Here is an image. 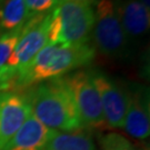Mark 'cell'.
I'll return each mask as SVG.
<instances>
[{
	"instance_id": "cell-1",
	"label": "cell",
	"mask_w": 150,
	"mask_h": 150,
	"mask_svg": "<svg viewBox=\"0 0 150 150\" xmlns=\"http://www.w3.org/2000/svg\"><path fill=\"white\" fill-rule=\"evenodd\" d=\"M92 43L71 46L47 43L30 64L12 80V88L33 87L43 81L64 77L71 70L85 67L95 58Z\"/></svg>"
},
{
	"instance_id": "cell-2",
	"label": "cell",
	"mask_w": 150,
	"mask_h": 150,
	"mask_svg": "<svg viewBox=\"0 0 150 150\" xmlns=\"http://www.w3.org/2000/svg\"><path fill=\"white\" fill-rule=\"evenodd\" d=\"M26 96L31 113L47 128L54 131L83 129L74 97L62 77L38 83Z\"/></svg>"
},
{
	"instance_id": "cell-3",
	"label": "cell",
	"mask_w": 150,
	"mask_h": 150,
	"mask_svg": "<svg viewBox=\"0 0 150 150\" xmlns=\"http://www.w3.org/2000/svg\"><path fill=\"white\" fill-rule=\"evenodd\" d=\"M95 10L90 5L60 1L50 13L48 43L79 46L91 43Z\"/></svg>"
},
{
	"instance_id": "cell-4",
	"label": "cell",
	"mask_w": 150,
	"mask_h": 150,
	"mask_svg": "<svg viewBox=\"0 0 150 150\" xmlns=\"http://www.w3.org/2000/svg\"><path fill=\"white\" fill-rule=\"evenodd\" d=\"M50 13L29 17L20 31V37L10 58L0 69V83L11 89L17 74L25 69L48 43Z\"/></svg>"
},
{
	"instance_id": "cell-5",
	"label": "cell",
	"mask_w": 150,
	"mask_h": 150,
	"mask_svg": "<svg viewBox=\"0 0 150 150\" xmlns=\"http://www.w3.org/2000/svg\"><path fill=\"white\" fill-rule=\"evenodd\" d=\"M91 43L95 50L107 57H119L127 50L128 37L112 0H99L96 4Z\"/></svg>"
},
{
	"instance_id": "cell-6",
	"label": "cell",
	"mask_w": 150,
	"mask_h": 150,
	"mask_svg": "<svg viewBox=\"0 0 150 150\" xmlns=\"http://www.w3.org/2000/svg\"><path fill=\"white\" fill-rule=\"evenodd\" d=\"M62 78L71 91L83 128L107 129L99 92L90 71L79 70Z\"/></svg>"
},
{
	"instance_id": "cell-7",
	"label": "cell",
	"mask_w": 150,
	"mask_h": 150,
	"mask_svg": "<svg viewBox=\"0 0 150 150\" xmlns=\"http://www.w3.org/2000/svg\"><path fill=\"white\" fill-rule=\"evenodd\" d=\"M99 92L107 129H122L129 101V91L99 70H90Z\"/></svg>"
},
{
	"instance_id": "cell-8",
	"label": "cell",
	"mask_w": 150,
	"mask_h": 150,
	"mask_svg": "<svg viewBox=\"0 0 150 150\" xmlns=\"http://www.w3.org/2000/svg\"><path fill=\"white\" fill-rule=\"evenodd\" d=\"M31 115L26 95L13 91L0 92V150Z\"/></svg>"
},
{
	"instance_id": "cell-9",
	"label": "cell",
	"mask_w": 150,
	"mask_h": 150,
	"mask_svg": "<svg viewBox=\"0 0 150 150\" xmlns=\"http://www.w3.org/2000/svg\"><path fill=\"white\" fill-rule=\"evenodd\" d=\"M132 138L145 140L150 134V115L148 96L144 91L136 89L129 91V101L123 128Z\"/></svg>"
},
{
	"instance_id": "cell-10",
	"label": "cell",
	"mask_w": 150,
	"mask_h": 150,
	"mask_svg": "<svg viewBox=\"0 0 150 150\" xmlns=\"http://www.w3.org/2000/svg\"><path fill=\"white\" fill-rule=\"evenodd\" d=\"M52 131L31 113L2 150H45Z\"/></svg>"
},
{
	"instance_id": "cell-11",
	"label": "cell",
	"mask_w": 150,
	"mask_h": 150,
	"mask_svg": "<svg viewBox=\"0 0 150 150\" xmlns=\"http://www.w3.org/2000/svg\"><path fill=\"white\" fill-rule=\"evenodd\" d=\"M115 8L127 37H140L149 30L150 11L140 0H117Z\"/></svg>"
},
{
	"instance_id": "cell-12",
	"label": "cell",
	"mask_w": 150,
	"mask_h": 150,
	"mask_svg": "<svg viewBox=\"0 0 150 150\" xmlns=\"http://www.w3.org/2000/svg\"><path fill=\"white\" fill-rule=\"evenodd\" d=\"M29 17L25 0H2L0 4V37L20 32Z\"/></svg>"
},
{
	"instance_id": "cell-13",
	"label": "cell",
	"mask_w": 150,
	"mask_h": 150,
	"mask_svg": "<svg viewBox=\"0 0 150 150\" xmlns=\"http://www.w3.org/2000/svg\"><path fill=\"white\" fill-rule=\"evenodd\" d=\"M45 150H96V147L83 130L52 131Z\"/></svg>"
},
{
	"instance_id": "cell-14",
	"label": "cell",
	"mask_w": 150,
	"mask_h": 150,
	"mask_svg": "<svg viewBox=\"0 0 150 150\" xmlns=\"http://www.w3.org/2000/svg\"><path fill=\"white\" fill-rule=\"evenodd\" d=\"M99 144L101 150H138L130 140L117 132H109L102 136Z\"/></svg>"
},
{
	"instance_id": "cell-15",
	"label": "cell",
	"mask_w": 150,
	"mask_h": 150,
	"mask_svg": "<svg viewBox=\"0 0 150 150\" xmlns=\"http://www.w3.org/2000/svg\"><path fill=\"white\" fill-rule=\"evenodd\" d=\"M19 37H20V32H15L0 37V69L9 60Z\"/></svg>"
},
{
	"instance_id": "cell-16",
	"label": "cell",
	"mask_w": 150,
	"mask_h": 150,
	"mask_svg": "<svg viewBox=\"0 0 150 150\" xmlns=\"http://www.w3.org/2000/svg\"><path fill=\"white\" fill-rule=\"evenodd\" d=\"M29 16L47 15L56 8L60 0H25Z\"/></svg>"
},
{
	"instance_id": "cell-17",
	"label": "cell",
	"mask_w": 150,
	"mask_h": 150,
	"mask_svg": "<svg viewBox=\"0 0 150 150\" xmlns=\"http://www.w3.org/2000/svg\"><path fill=\"white\" fill-rule=\"evenodd\" d=\"M60 1H76V2H81V4H86V5H96L99 0H60Z\"/></svg>"
},
{
	"instance_id": "cell-18",
	"label": "cell",
	"mask_w": 150,
	"mask_h": 150,
	"mask_svg": "<svg viewBox=\"0 0 150 150\" xmlns=\"http://www.w3.org/2000/svg\"><path fill=\"white\" fill-rule=\"evenodd\" d=\"M10 90V88L8 86H6V85H2V83H0V92H2V91H8Z\"/></svg>"
},
{
	"instance_id": "cell-19",
	"label": "cell",
	"mask_w": 150,
	"mask_h": 150,
	"mask_svg": "<svg viewBox=\"0 0 150 150\" xmlns=\"http://www.w3.org/2000/svg\"><path fill=\"white\" fill-rule=\"evenodd\" d=\"M140 1L144 4V6H145L146 8L150 9V0H140Z\"/></svg>"
},
{
	"instance_id": "cell-20",
	"label": "cell",
	"mask_w": 150,
	"mask_h": 150,
	"mask_svg": "<svg viewBox=\"0 0 150 150\" xmlns=\"http://www.w3.org/2000/svg\"><path fill=\"white\" fill-rule=\"evenodd\" d=\"M1 1H2V0H0V4H1Z\"/></svg>"
}]
</instances>
